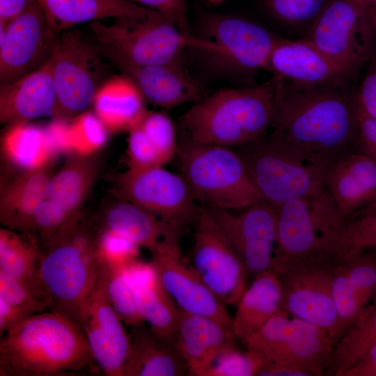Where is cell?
I'll use <instances>...</instances> for the list:
<instances>
[{
  "label": "cell",
  "instance_id": "cell-1",
  "mask_svg": "<svg viewBox=\"0 0 376 376\" xmlns=\"http://www.w3.org/2000/svg\"><path fill=\"white\" fill-rule=\"evenodd\" d=\"M270 134L333 162L359 150L354 99L339 86L283 79Z\"/></svg>",
  "mask_w": 376,
  "mask_h": 376
},
{
  "label": "cell",
  "instance_id": "cell-2",
  "mask_svg": "<svg viewBox=\"0 0 376 376\" xmlns=\"http://www.w3.org/2000/svg\"><path fill=\"white\" fill-rule=\"evenodd\" d=\"M95 363L85 336L65 315H32L1 336L0 375H64Z\"/></svg>",
  "mask_w": 376,
  "mask_h": 376
},
{
  "label": "cell",
  "instance_id": "cell-3",
  "mask_svg": "<svg viewBox=\"0 0 376 376\" xmlns=\"http://www.w3.org/2000/svg\"><path fill=\"white\" fill-rule=\"evenodd\" d=\"M40 243L39 278L49 311L76 323L79 308L102 269L100 231L81 214Z\"/></svg>",
  "mask_w": 376,
  "mask_h": 376
},
{
  "label": "cell",
  "instance_id": "cell-4",
  "mask_svg": "<svg viewBox=\"0 0 376 376\" xmlns=\"http://www.w3.org/2000/svg\"><path fill=\"white\" fill-rule=\"evenodd\" d=\"M283 78L225 88L194 102L179 120L183 139L236 148L267 134Z\"/></svg>",
  "mask_w": 376,
  "mask_h": 376
},
{
  "label": "cell",
  "instance_id": "cell-5",
  "mask_svg": "<svg viewBox=\"0 0 376 376\" xmlns=\"http://www.w3.org/2000/svg\"><path fill=\"white\" fill-rule=\"evenodd\" d=\"M276 209L278 273L296 265L332 269L354 251L347 218L327 190L291 200Z\"/></svg>",
  "mask_w": 376,
  "mask_h": 376
},
{
  "label": "cell",
  "instance_id": "cell-6",
  "mask_svg": "<svg viewBox=\"0 0 376 376\" xmlns=\"http://www.w3.org/2000/svg\"><path fill=\"white\" fill-rule=\"evenodd\" d=\"M236 148L262 201L275 208L324 191L335 162L270 133Z\"/></svg>",
  "mask_w": 376,
  "mask_h": 376
},
{
  "label": "cell",
  "instance_id": "cell-7",
  "mask_svg": "<svg viewBox=\"0 0 376 376\" xmlns=\"http://www.w3.org/2000/svg\"><path fill=\"white\" fill-rule=\"evenodd\" d=\"M90 27L100 53L111 62L133 65L180 63L182 53L189 47L217 57L223 54L214 42L184 33L162 14L118 18L110 24L95 21Z\"/></svg>",
  "mask_w": 376,
  "mask_h": 376
},
{
  "label": "cell",
  "instance_id": "cell-8",
  "mask_svg": "<svg viewBox=\"0 0 376 376\" xmlns=\"http://www.w3.org/2000/svg\"><path fill=\"white\" fill-rule=\"evenodd\" d=\"M181 175L205 206L242 210L262 201L242 157L233 148L182 139L176 152Z\"/></svg>",
  "mask_w": 376,
  "mask_h": 376
},
{
  "label": "cell",
  "instance_id": "cell-9",
  "mask_svg": "<svg viewBox=\"0 0 376 376\" xmlns=\"http://www.w3.org/2000/svg\"><path fill=\"white\" fill-rule=\"evenodd\" d=\"M336 342L327 330L283 310L241 341L244 349L260 355L265 364L292 366L307 376L330 375Z\"/></svg>",
  "mask_w": 376,
  "mask_h": 376
},
{
  "label": "cell",
  "instance_id": "cell-10",
  "mask_svg": "<svg viewBox=\"0 0 376 376\" xmlns=\"http://www.w3.org/2000/svg\"><path fill=\"white\" fill-rule=\"evenodd\" d=\"M100 56L80 31L60 33L49 58L56 94L52 114L56 118L78 116L93 103L104 71Z\"/></svg>",
  "mask_w": 376,
  "mask_h": 376
},
{
  "label": "cell",
  "instance_id": "cell-11",
  "mask_svg": "<svg viewBox=\"0 0 376 376\" xmlns=\"http://www.w3.org/2000/svg\"><path fill=\"white\" fill-rule=\"evenodd\" d=\"M115 193L182 233L196 217L195 198L181 175L155 166L131 168L119 175Z\"/></svg>",
  "mask_w": 376,
  "mask_h": 376
},
{
  "label": "cell",
  "instance_id": "cell-12",
  "mask_svg": "<svg viewBox=\"0 0 376 376\" xmlns=\"http://www.w3.org/2000/svg\"><path fill=\"white\" fill-rule=\"evenodd\" d=\"M194 244L188 263L225 305H237L246 288L244 266L206 206L194 220Z\"/></svg>",
  "mask_w": 376,
  "mask_h": 376
},
{
  "label": "cell",
  "instance_id": "cell-13",
  "mask_svg": "<svg viewBox=\"0 0 376 376\" xmlns=\"http://www.w3.org/2000/svg\"><path fill=\"white\" fill-rule=\"evenodd\" d=\"M373 29L366 6L356 0H329L306 40L356 73L371 54Z\"/></svg>",
  "mask_w": 376,
  "mask_h": 376
},
{
  "label": "cell",
  "instance_id": "cell-14",
  "mask_svg": "<svg viewBox=\"0 0 376 376\" xmlns=\"http://www.w3.org/2000/svg\"><path fill=\"white\" fill-rule=\"evenodd\" d=\"M207 207L241 259L248 277L252 279L270 269L276 270L278 235L275 207L263 201L237 213Z\"/></svg>",
  "mask_w": 376,
  "mask_h": 376
},
{
  "label": "cell",
  "instance_id": "cell-15",
  "mask_svg": "<svg viewBox=\"0 0 376 376\" xmlns=\"http://www.w3.org/2000/svg\"><path fill=\"white\" fill-rule=\"evenodd\" d=\"M60 33L52 31L38 0L0 24V86L36 70L50 56Z\"/></svg>",
  "mask_w": 376,
  "mask_h": 376
},
{
  "label": "cell",
  "instance_id": "cell-16",
  "mask_svg": "<svg viewBox=\"0 0 376 376\" xmlns=\"http://www.w3.org/2000/svg\"><path fill=\"white\" fill-rule=\"evenodd\" d=\"M281 310L327 330L337 341L347 331L332 290L331 269L320 265H296L279 273Z\"/></svg>",
  "mask_w": 376,
  "mask_h": 376
},
{
  "label": "cell",
  "instance_id": "cell-17",
  "mask_svg": "<svg viewBox=\"0 0 376 376\" xmlns=\"http://www.w3.org/2000/svg\"><path fill=\"white\" fill-rule=\"evenodd\" d=\"M76 323L102 372L107 376H125L130 336L107 296L103 265L94 287L79 308Z\"/></svg>",
  "mask_w": 376,
  "mask_h": 376
},
{
  "label": "cell",
  "instance_id": "cell-18",
  "mask_svg": "<svg viewBox=\"0 0 376 376\" xmlns=\"http://www.w3.org/2000/svg\"><path fill=\"white\" fill-rule=\"evenodd\" d=\"M54 174L35 218V234L42 242L81 214V208L97 180L99 164L92 155L68 154Z\"/></svg>",
  "mask_w": 376,
  "mask_h": 376
},
{
  "label": "cell",
  "instance_id": "cell-19",
  "mask_svg": "<svg viewBox=\"0 0 376 376\" xmlns=\"http://www.w3.org/2000/svg\"><path fill=\"white\" fill-rule=\"evenodd\" d=\"M151 264L168 295L184 313L213 319L231 329L232 318L180 253L179 241L166 240L152 253Z\"/></svg>",
  "mask_w": 376,
  "mask_h": 376
},
{
  "label": "cell",
  "instance_id": "cell-20",
  "mask_svg": "<svg viewBox=\"0 0 376 376\" xmlns=\"http://www.w3.org/2000/svg\"><path fill=\"white\" fill-rule=\"evenodd\" d=\"M205 30L208 40L223 50L219 59L246 74L266 70L271 51L280 39L257 23L228 15H208Z\"/></svg>",
  "mask_w": 376,
  "mask_h": 376
},
{
  "label": "cell",
  "instance_id": "cell-21",
  "mask_svg": "<svg viewBox=\"0 0 376 376\" xmlns=\"http://www.w3.org/2000/svg\"><path fill=\"white\" fill-rule=\"evenodd\" d=\"M266 70L290 81L334 86L355 75L306 39L280 38L271 51Z\"/></svg>",
  "mask_w": 376,
  "mask_h": 376
},
{
  "label": "cell",
  "instance_id": "cell-22",
  "mask_svg": "<svg viewBox=\"0 0 376 376\" xmlns=\"http://www.w3.org/2000/svg\"><path fill=\"white\" fill-rule=\"evenodd\" d=\"M331 274L334 297L348 330L376 305V256L368 249L354 251Z\"/></svg>",
  "mask_w": 376,
  "mask_h": 376
},
{
  "label": "cell",
  "instance_id": "cell-23",
  "mask_svg": "<svg viewBox=\"0 0 376 376\" xmlns=\"http://www.w3.org/2000/svg\"><path fill=\"white\" fill-rule=\"evenodd\" d=\"M114 64L138 88L144 100L170 108L201 100L203 86L180 63L155 65H133L121 61Z\"/></svg>",
  "mask_w": 376,
  "mask_h": 376
},
{
  "label": "cell",
  "instance_id": "cell-24",
  "mask_svg": "<svg viewBox=\"0 0 376 376\" xmlns=\"http://www.w3.org/2000/svg\"><path fill=\"white\" fill-rule=\"evenodd\" d=\"M126 269L143 322L162 338L174 341L181 311L163 288L151 263L135 259L127 265Z\"/></svg>",
  "mask_w": 376,
  "mask_h": 376
},
{
  "label": "cell",
  "instance_id": "cell-25",
  "mask_svg": "<svg viewBox=\"0 0 376 376\" xmlns=\"http://www.w3.org/2000/svg\"><path fill=\"white\" fill-rule=\"evenodd\" d=\"M0 88V120L3 123H28L52 114L56 107L49 58L36 70Z\"/></svg>",
  "mask_w": 376,
  "mask_h": 376
},
{
  "label": "cell",
  "instance_id": "cell-26",
  "mask_svg": "<svg viewBox=\"0 0 376 376\" xmlns=\"http://www.w3.org/2000/svg\"><path fill=\"white\" fill-rule=\"evenodd\" d=\"M326 190L347 219L376 198V161L359 149L331 166Z\"/></svg>",
  "mask_w": 376,
  "mask_h": 376
},
{
  "label": "cell",
  "instance_id": "cell-27",
  "mask_svg": "<svg viewBox=\"0 0 376 376\" xmlns=\"http://www.w3.org/2000/svg\"><path fill=\"white\" fill-rule=\"evenodd\" d=\"M230 328L201 315L181 311L175 346L185 359L188 375L203 376L215 356L237 344Z\"/></svg>",
  "mask_w": 376,
  "mask_h": 376
},
{
  "label": "cell",
  "instance_id": "cell-28",
  "mask_svg": "<svg viewBox=\"0 0 376 376\" xmlns=\"http://www.w3.org/2000/svg\"><path fill=\"white\" fill-rule=\"evenodd\" d=\"M119 200L106 206L93 220L99 230L122 235L151 253L166 240H180L182 232L142 207Z\"/></svg>",
  "mask_w": 376,
  "mask_h": 376
},
{
  "label": "cell",
  "instance_id": "cell-29",
  "mask_svg": "<svg viewBox=\"0 0 376 376\" xmlns=\"http://www.w3.org/2000/svg\"><path fill=\"white\" fill-rule=\"evenodd\" d=\"M125 376H181L187 363L175 342L156 334L146 323L130 327Z\"/></svg>",
  "mask_w": 376,
  "mask_h": 376
},
{
  "label": "cell",
  "instance_id": "cell-30",
  "mask_svg": "<svg viewBox=\"0 0 376 376\" xmlns=\"http://www.w3.org/2000/svg\"><path fill=\"white\" fill-rule=\"evenodd\" d=\"M50 165L20 172L1 188L0 222L7 228L35 234V218L53 174Z\"/></svg>",
  "mask_w": 376,
  "mask_h": 376
},
{
  "label": "cell",
  "instance_id": "cell-31",
  "mask_svg": "<svg viewBox=\"0 0 376 376\" xmlns=\"http://www.w3.org/2000/svg\"><path fill=\"white\" fill-rule=\"evenodd\" d=\"M49 26L57 33L86 22L145 17L162 14L128 0H38Z\"/></svg>",
  "mask_w": 376,
  "mask_h": 376
},
{
  "label": "cell",
  "instance_id": "cell-32",
  "mask_svg": "<svg viewBox=\"0 0 376 376\" xmlns=\"http://www.w3.org/2000/svg\"><path fill=\"white\" fill-rule=\"evenodd\" d=\"M282 284L279 274L265 270L252 278L232 318L231 330L237 340L256 331L281 310Z\"/></svg>",
  "mask_w": 376,
  "mask_h": 376
},
{
  "label": "cell",
  "instance_id": "cell-33",
  "mask_svg": "<svg viewBox=\"0 0 376 376\" xmlns=\"http://www.w3.org/2000/svg\"><path fill=\"white\" fill-rule=\"evenodd\" d=\"M144 98L135 84L125 76L115 77L97 91L93 105L95 114L109 132L127 130L134 125L146 109Z\"/></svg>",
  "mask_w": 376,
  "mask_h": 376
},
{
  "label": "cell",
  "instance_id": "cell-34",
  "mask_svg": "<svg viewBox=\"0 0 376 376\" xmlns=\"http://www.w3.org/2000/svg\"><path fill=\"white\" fill-rule=\"evenodd\" d=\"M4 157L20 172L50 165L58 151L46 128L28 123L10 125L1 139Z\"/></svg>",
  "mask_w": 376,
  "mask_h": 376
},
{
  "label": "cell",
  "instance_id": "cell-35",
  "mask_svg": "<svg viewBox=\"0 0 376 376\" xmlns=\"http://www.w3.org/2000/svg\"><path fill=\"white\" fill-rule=\"evenodd\" d=\"M40 243L34 233L0 229V269L31 289L47 306L39 278Z\"/></svg>",
  "mask_w": 376,
  "mask_h": 376
},
{
  "label": "cell",
  "instance_id": "cell-36",
  "mask_svg": "<svg viewBox=\"0 0 376 376\" xmlns=\"http://www.w3.org/2000/svg\"><path fill=\"white\" fill-rule=\"evenodd\" d=\"M376 343V305L336 342L331 362L330 375L342 376Z\"/></svg>",
  "mask_w": 376,
  "mask_h": 376
},
{
  "label": "cell",
  "instance_id": "cell-37",
  "mask_svg": "<svg viewBox=\"0 0 376 376\" xmlns=\"http://www.w3.org/2000/svg\"><path fill=\"white\" fill-rule=\"evenodd\" d=\"M102 259L106 290L116 312L129 327L144 323L136 306L127 278V265Z\"/></svg>",
  "mask_w": 376,
  "mask_h": 376
},
{
  "label": "cell",
  "instance_id": "cell-38",
  "mask_svg": "<svg viewBox=\"0 0 376 376\" xmlns=\"http://www.w3.org/2000/svg\"><path fill=\"white\" fill-rule=\"evenodd\" d=\"M108 132L95 113L84 112L77 116L68 124V154L94 155L106 143Z\"/></svg>",
  "mask_w": 376,
  "mask_h": 376
},
{
  "label": "cell",
  "instance_id": "cell-39",
  "mask_svg": "<svg viewBox=\"0 0 376 376\" xmlns=\"http://www.w3.org/2000/svg\"><path fill=\"white\" fill-rule=\"evenodd\" d=\"M265 364L258 354L237 345L223 348L214 358L203 376H255Z\"/></svg>",
  "mask_w": 376,
  "mask_h": 376
},
{
  "label": "cell",
  "instance_id": "cell-40",
  "mask_svg": "<svg viewBox=\"0 0 376 376\" xmlns=\"http://www.w3.org/2000/svg\"><path fill=\"white\" fill-rule=\"evenodd\" d=\"M136 123L156 149L164 164L176 155L178 146L176 129L166 113L146 110Z\"/></svg>",
  "mask_w": 376,
  "mask_h": 376
},
{
  "label": "cell",
  "instance_id": "cell-41",
  "mask_svg": "<svg viewBox=\"0 0 376 376\" xmlns=\"http://www.w3.org/2000/svg\"><path fill=\"white\" fill-rule=\"evenodd\" d=\"M329 0H264L271 15L283 25H311Z\"/></svg>",
  "mask_w": 376,
  "mask_h": 376
},
{
  "label": "cell",
  "instance_id": "cell-42",
  "mask_svg": "<svg viewBox=\"0 0 376 376\" xmlns=\"http://www.w3.org/2000/svg\"><path fill=\"white\" fill-rule=\"evenodd\" d=\"M0 299L31 315L49 311L47 304L31 289L1 269Z\"/></svg>",
  "mask_w": 376,
  "mask_h": 376
},
{
  "label": "cell",
  "instance_id": "cell-43",
  "mask_svg": "<svg viewBox=\"0 0 376 376\" xmlns=\"http://www.w3.org/2000/svg\"><path fill=\"white\" fill-rule=\"evenodd\" d=\"M347 221L349 240L354 251L376 247V198Z\"/></svg>",
  "mask_w": 376,
  "mask_h": 376
},
{
  "label": "cell",
  "instance_id": "cell-44",
  "mask_svg": "<svg viewBox=\"0 0 376 376\" xmlns=\"http://www.w3.org/2000/svg\"><path fill=\"white\" fill-rule=\"evenodd\" d=\"M128 131L127 153L130 167L163 166L158 152L139 125L136 123Z\"/></svg>",
  "mask_w": 376,
  "mask_h": 376
},
{
  "label": "cell",
  "instance_id": "cell-45",
  "mask_svg": "<svg viewBox=\"0 0 376 376\" xmlns=\"http://www.w3.org/2000/svg\"><path fill=\"white\" fill-rule=\"evenodd\" d=\"M100 231V248L102 257L108 260L127 265L137 259L139 246L122 235Z\"/></svg>",
  "mask_w": 376,
  "mask_h": 376
},
{
  "label": "cell",
  "instance_id": "cell-46",
  "mask_svg": "<svg viewBox=\"0 0 376 376\" xmlns=\"http://www.w3.org/2000/svg\"><path fill=\"white\" fill-rule=\"evenodd\" d=\"M166 16L180 31L191 35L185 0H128Z\"/></svg>",
  "mask_w": 376,
  "mask_h": 376
},
{
  "label": "cell",
  "instance_id": "cell-47",
  "mask_svg": "<svg viewBox=\"0 0 376 376\" xmlns=\"http://www.w3.org/2000/svg\"><path fill=\"white\" fill-rule=\"evenodd\" d=\"M354 99L357 111L376 119V58Z\"/></svg>",
  "mask_w": 376,
  "mask_h": 376
},
{
  "label": "cell",
  "instance_id": "cell-48",
  "mask_svg": "<svg viewBox=\"0 0 376 376\" xmlns=\"http://www.w3.org/2000/svg\"><path fill=\"white\" fill-rule=\"evenodd\" d=\"M359 149L376 161V119L357 111Z\"/></svg>",
  "mask_w": 376,
  "mask_h": 376
},
{
  "label": "cell",
  "instance_id": "cell-49",
  "mask_svg": "<svg viewBox=\"0 0 376 376\" xmlns=\"http://www.w3.org/2000/svg\"><path fill=\"white\" fill-rule=\"evenodd\" d=\"M27 311L13 306L0 299V336L22 320L31 316Z\"/></svg>",
  "mask_w": 376,
  "mask_h": 376
},
{
  "label": "cell",
  "instance_id": "cell-50",
  "mask_svg": "<svg viewBox=\"0 0 376 376\" xmlns=\"http://www.w3.org/2000/svg\"><path fill=\"white\" fill-rule=\"evenodd\" d=\"M342 376H376V343Z\"/></svg>",
  "mask_w": 376,
  "mask_h": 376
},
{
  "label": "cell",
  "instance_id": "cell-51",
  "mask_svg": "<svg viewBox=\"0 0 376 376\" xmlns=\"http://www.w3.org/2000/svg\"><path fill=\"white\" fill-rule=\"evenodd\" d=\"M36 0H0V24H6Z\"/></svg>",
  "mask_w": 376,
  "mask_h": 376
},
{
  "label": "cell",
  "instance_id": "cell-52",
  "mask_svg": "<svg viewBox=\"0 0 376 376\" xmlns=\"http://www.w3.org/2000/svg\"><path fill=\"white\" fill-rule=\"evenodd\" d=\"M366 9L373 26L376 29V5L370 7L366 6Z\"/></svg>",
  "mask_w": 376,
  "mask_h": 376
},
{
  "label": "cell",
  "instance_id": "cell-53",
  "mask_svg": "<svg viewBox=\"0 0 376 376\" xmlns=\"http://www.w3.org/2000/svg\"><path fill=\"white\" fill-rule=\"evenodd\" d=\"M358 1L360 4L363 5V6H367L369 3H375L376 2V0H356Z\"/></svg>",
  "mask_w": 376,
  "mask_h": 376
},
{
  "label": "cell",
  "instance_id": "cell-54",
  "mask_svg": "<svg viewBox=\"0 0 376 376\" xmlns=\"http://www.w3.org/2000/svg\"><path fill=\"white\" fill-rule=\"evenodd\" d=\"M205 1L212 4H217V3L223 2L225 0H205Z\"/></svg>",
  "mask_w": 376,
  "mask_h": 376
},
{
  "label": "cell",
  "instance_id": "cell-55",
  "mask_svg": "<svg viewBox=\"0 0 376 376\" xmlns=\"http://www.w3.org/2000/svg\"><path fill=\"white\" fill-rule=\"evenodd\" d=\"M368 250H370L376 256V247L369 249Z\"/></svg>",
  "mask_w": 376,
  "mask_h": 376
}]
</instances>
